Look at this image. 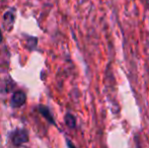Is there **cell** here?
I'll list each match as a JSON object with an SVG mask.
<instances>
[{
    "mask_svg": "<svg viewBox=\"0 0 149 148\" xmlns=\"http://www.w3.org/2000/svg\"><path fill=\"white\" fill-rule=\"evenodd\" d=\"M11 140L13 145L15 146H20L29 141V132L26 129H18L12 134Z\"/></svg>",
    "mask_w": 149,
    "mask_h": 148,
    "instance_id": "cell-1",
    "label": "cell"
},
{
    "mask_svg": "<svg viewBox=\"0 0 149 148\" xmlns=\"http://www.w3.org/2000/svg\"><path fill=\"white\" fill-rule=\"evenodd\" d=\"M26 97L22 91H15L11 97V104L13 107H22L26 104Z\"/></svg>",
    "mask_w": 149,
    "mask_h": 148,
    "instance_id": "cell-2",
    "label": "cell"
},
{
    "mask_svg": "<svg viewBox=\"0 0 149 148\" xmlns=\"http://www.w3.org/2000/svg\"><path fill=\"white\" fill-rule=\"evenodd\" d=\"M14 20H15V15H14L13 11H7L3 16V24L4 28L6 30H11L12 26L14 24Z\"/></svg>",
    "mask_w": 149,
    "mask_h": 148,
    "instance_id": "cell-3",
    "label": "cell"
},
{
    "mask_svg": "<svg viewBox=\"0 0 149 148\" xmlns=\"http://www.w3.org/2000/svg\"><path fill=\"white\" fill-rule=\"evenodd\" d=\"M39 112L41 113V114L43 115L46 119H47L48 122H50L51 124L55 125V121H54L53 117H52L51 113H50V110L48 109L47 107H45V106H40V107H39Z\"/></svg>",
    "mask_w": 149,
    "mask_h": 148,
    "instance_id": "cell-4",
    "label": "cell"
},
{
    "mask_svg": "<svg viewBox=\"0 0 149 148\" xmlns=\"http://www.w3.org/2000/svg\"><path fill=\"white\" fill-rule=\"evenodd\" d=\"M65 123H66V125L69 128L73 129L76 126V119H75V117L73 116V115L67 114L66 116H65Z\"/></svg>",
    "mask_w": 149,
    "mask_h": 148,
    "instance_id": "cell-5",
    "label": "cell"
},
{
    "mask_svg": "<svg viewBox=\"0 0 149 148\" xmlns=\"http://www.w3.org/2000/svg\"><path fill=\"white\" fill-rule=\"evenodd\" d=\"M67 144H68L69 148H76V147H75L74 145H73L72 143H71V142H70V141H69V140H67Z\"/></svg>",
    "mask_w": 149,
    "mask_h": 148,
    "instance_id": "cell-6",
    "label": "cell"
},
{
    "mask_svg": "<svg viewBox=\"0 0 149 148\" xmlns=\"http://www.w3.org/2000/svg\"><path fill=\"white\" fill-rule=\"evenodd\" d=\"M2 39H3V38H2V34H1V31H0V44H1V42H2Z\"/></svg>",
    "mask_w": 149,
    "mask_h": 148,
    "instance_id": "cell-7",
    "label": "cell"
}]
</instances>
